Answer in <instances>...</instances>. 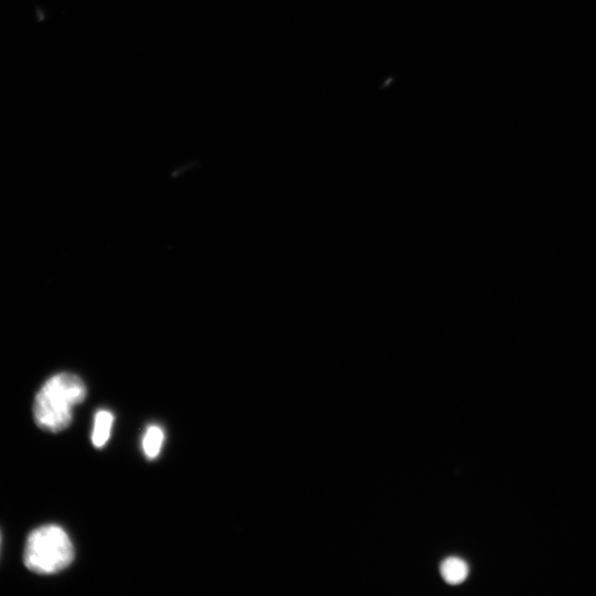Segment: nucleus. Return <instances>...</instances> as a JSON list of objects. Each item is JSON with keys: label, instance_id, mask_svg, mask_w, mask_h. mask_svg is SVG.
<instances>
[{"label": "nucleus", "instance_id": "1", "mask_svg": "<svg viewBox=\"0 0 596 596\" xmlns=\"http://www.w3.org/2000/svg\"><path fill=\"white\" fill-rule=\"evenodd\" d=\"M86 398L87 387L78 376L59 373L52 377L35 398L37 425L51 433L66 430L73 422L75 408Z\"/></svg>", "mask_w": 596, "mask_h": 596}, {"label": "nucleus", "instance_id": "2", "mask_svg": "<svg viewBox=\"0 0 596 596\" xmlns=\"http://www.w3.org/2000/svg\"><path fill=\"white\" fill-rule=\"evenodd\" d=\"M75 559V548L68 533L59 525L46 524L34 530L25 545V565L39 574H56Z\"/></svg>", "mask_w": 596, "mask_h": 596}, {"label": "nucleus", "instance_id": "3", "mask_svg": "<svg viewBox=\"0 0 596 596\" xmlns=\"http://www.w3.org/2000/svg\"><path fill=\"white\" fill-rule=\"evenodd\" d=\"M468 573L467 563L458 557H448L441 565V574L444 581L451 585L464 582Z\"/></svg>", "mask_w": 596, "mask_h": 596}, {"label": "nucleus", "instance_id": "4", "mask_svg": "<svg viewBox=\"0 0 596 596\" xmlns=\"http://www.w3.org/2000/svg\"><path fill=\"white\" fill-rule=\"evenodd\" d=\"M115 416L111 412L101 410L97 413L95 420V429L93 433V442L96 447H104L111 435Z\"/></svg>", "mask_w": 596, "mask_h": 596}, {"label": "nucleus", "instance_id": "5", "mask_svg": "<svg viewBox=\"0 0 596 596\" xmlns=\"http://www.w3.org/2000/svg\"><path fill=\"white\" fill-rule=\"evenodd\" d=\"M164 432L160 426H150L143 438V449L150 459L156 458L164 443Z\"/></svg>", "mask_w": 596, "mask_h": 596}, {"label": "nucleus", "instance_id": "6", "mask_svg": "<svg viewBox=\"0 0 596 596\" xmlns=\"http://www.w3.org/2000/svg\"><path fill=\"white\" fill-rule=\"evenodd\" d=\"M0 544H2V535H0Z\"/></svg>", "mask_w": 596, "mask_h": 596}]
</instances>
